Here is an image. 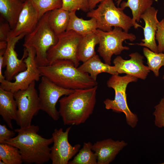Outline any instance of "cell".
I'll return each instance as SVG.
<instances>
[{"mask_svg":"<svg viewBox=\"0 0 164 164\" xmlns=\"http://www.w3.org/2000/svg\"><path fill=\"white\" fill-rule=\"evenodd\" d=\"M39 130L38 126L32 125L16 129L17 135L6 142L19 149L25 164H43L50 160L49 145L53 138L43 137L38 134Z\"/></svg>","mask_w":164,"mask_h":164,"instance_id":"obj_1","label":"cell"},{"mask_svg":"<svg viewBox=\"0 0 164 164\" xmlns=\"http://www.w3.org/2000/svg\"><path fill=\"white\" fill-rule=\"evenodd\" d=\"M97 86L77 89L59 101V112L64 125L84 123L92 114L96 102Z\"/></svg>","mask_w":164,"mask_h":164,"instance_id":"obj_2","label":"cell"},{"mask_svg":"<svg viewBox=\"0 0 164 164\" xmlns=\"http://www.w3.org/2000/svg\"><path fill=\"white\" fill-rule=\"evenodd\" d=\"M41 76H44L58 86L75 90L97 86V81L89 74L84 73L76 67L72 61L59 60L47 66L39 67Z\"/></svg>","mask_w":164,"mask_h":164,"instance_id":"obj_3","label":"cell"},{"mask_svg":"<svg viewBox=\"0 0 164 164\" xmlns=\"http://www.w3.org/2000/svg\"><path fill=\"white\" fill-rule=\"evenodd\" d=\"M49 13V12L44 14L40 19L34 29L25 36L23 46L24 47L34 48L35 61L38 67L49 65L47 58V51L58 41L57 36L48 23Z\"/></svg>","mask_w":164,"mask_h":164,"instance_id":"obj_4","label":"cell"},{"mask_svg":"<svg viewBox=\"0 0 164 164\" xmlns=\"http://www.w3.org/2000/svg\"><path fill=\"white\" fill-rule=\"evenodd\" d=\"M87 16L95 18L97 29L104 31H110L113 27H118L128 32L131 27L134 26L132 18L120 7H117L113 0H103L97 9L88 11Z\"/></svg>","mask_w":164,"mask_h":164,"instance_id":"obj_5","label":"cell"},{"mask_svg":"<svg viewBox=\"0 0 164 164\" xmlns=\"http://www.w3.org/2000/svg\"><path fill=\"white\" fill-rule=\"evenodd\" d=\"M137 79L134 76L128 74L123 76L112 75L107 81V84L108 87L114 90V99L113 100L107 99L104 101L106 109L124 113L127 124L132 128L136 126L138 119L137 115L132 112L128 106L126 91L128 84L136 81Z\"/></svg>","mask_w":164,"mask_h":164,"instance_id":"obj_6","label":"cell"},{"mask_svg":"<svg viewBox=\"0 0 164 164\" xmlns=\"http://www.w3.org/2000/svg\"><path fill=\"white\" fill-rule=\"evenodd\" d=\"M96 33L99 40L97 52L104 63L109 65L113 54L119 55L122 51L129 49L128 47L123 46V42L126 40L133 41L136 38L135 35L126 32L118 27H114L108 32L97 29Z\"/></svg>","mask_w":164,"mask_h":164,"instance_id":"obj_7","label":"cell"},{"mask_svg":"<svg viewBox=\"0 0 164 164\" xmlns=\"http://www.w3.org/2000/svg\"><path fill=\"white\" fill-rule=\"evenodd\" d=\"M35 82H33L27 89L14 93L17 106L16 121L20 128L31 125L34 116L41 110Z\"/></svg>","mask_w":164,"mask_h":164,"instance_id":"obj_8","label":"cell"},{"mask_svg":"<svg viewBox=\"0 0 164 164\" xmlns=\"http://www.w3.org/2000/svg\"><path fill=\"white\" fill-rule=\"evenodd\" d=\"M57 36V42L47 52L49 65L56 60H67L72 61L76 67H78L80 61L77 57V51L82 36L70 30L66 31Z\"/></svg>","mask_w":164,"mask_h":164,"instance_id":"obj_9","label":"cell"},{"mask_svg":"<svg viewBox=\"0 0 164 164\" xmlns=\"http://www.w3.org/2000/svg\"><path fill=\"white\" fill-rule=\"evenodd\" d=\"M38 90L41 110L55 121L58 120L60 116L56 108L58 101L62 96L69 95L75 90L60 87L43 76Z\"/></svg>","mask_w":164,"mask_h":164,"instance_id":"obj_10","label":"cell"},{"mask_svg":"<svg viewBox=\"0 0 164 164\" xmlns=\"http://www.w3.org/2000/svg\"><path fill=\"white\" fill-rule=\"evenodd\" d=\"M25 48L28 52V56L24 60L26 69L15 76L14 82L5 79L0 84V87L3 89L13 93L27 89L33 82L38 81L41 76L36 62L34 48L32 47Z\"/></svg>","mask_w":164,"mask_h":164,"instance_id":"obj_11","label":"cell"},{"mask_svg":"<svg viewBox=\"0 0 164 164\" xmlns=\"http://www.w3.org/2000/svg\"><path fill=\"white\" fill-rule=\"evenodd\" d=\"M71 127L65 131L62 128L55 129L52 134L53 145L51 148L50 160L52 164H67L69 160L79 150L81 145L72 146L69 142L68 137Z\"/></svg>","mask_w":164,"mask_h":164,"instance_id":"obj_12","label":"cell"},{"mask_svg":"<svg viewBox=\"0 0 164 164\" xmlns=\"http://www.w3.org/2000/svg\"><path fill=\"white\" fill-rule=\"evenodd\" d=\"M25 34L16 36H11L7 41V46L4 54L3 67H6L5 77L6 80L11 81L18 73L26 69L24 60L28 56V52L24 47L23 54L21 59L18 57L15 50L17 43L25 37Z\"/></svg>","mask_w":164,"mask_h":164,"instance_id":"obj_13","label":"cell"},{"mask_svg":"<svg viewBox=\"0 0 164 164\" xmlns=\"http://www.w3.org/2000/svg\"><path fill=\"white\" fill-rule=\"evenodd\" d=\"M130 59L125 60L120 56L113 60L115 69L118 74L125 73L137 78L145 80L150 70L143 64L144 57L137 52L129 55Z\"/></svg>","mask_w":164,"mask_h":164,"instance_id":"obj_14","label":"cell"},{"mask_svg":"<svg viewBox=\"0 0 164 164\" xmlns=\"http://www.w3.org/2000/svg\"><path fill=\"white\" fill-rule=\"evenodd\" d=\"M158 10L153 7L147 9L140 16L145 23L143 29L144 39L140 43H128L130 45H137L145 46L152 51L158 53L157 46L155 41V34L159 21L157 17Z\"/></svg>","mask_w":164,"mask_h":164,"instance_id":"obj_15","label":"cell"},{"mask_svg":"<svg viewBox=\"0 0 164 164\" xmlns=\"http://www.w3.org/2000/svg\"><path fill=\"white\" fill-rule=\"evenodd\" d=\"M40 19L38 13L29 0L23 3L15 27L12 29L11 36H16L22 34L26 35L32 31L36 26Z\"/></svg>","mask_w":164,"mask_h":164,"instance_id":"obj_16","label":"cell"},{"mask_svg":"<svg viewBox=\"0 0 164 164\" xmlns=\"http://www.w3.org/2000/svg\"><path fill=\"white\" fill-rule=\"evenodd\" d=\"M127 144L124 141H115L111 138L94 143L92 149L97 155V164H109Z\"/></svg>","mask_w":164,"mask_h":164,"instance_id":"obj_17","label":"cell"},{"mask_svg":"<svg viewBox=\"0 0 164 164\" xmlns=\"http://www.w3.org/2000/svg\"><path fill=\"white\" fill-rule=\"evenodd\" d=\"M0 115L8 127L13 129L12 121H16L17 106L14 93L0 87Z\"/></svg>","mask_w":164,"mask_h":164,"instance_id":"obj_18","label":"cell"},{"mask_svg":"<svg viewBox=\"0 0 164 164\" xmlns=\"http://www.w3.org/2000/svg\"><path fill=\"white\" fill-rule=\"evenodd\" d=\"M77 68L83 73L89 74L91 77L95 81H97L98 75L101 73H106L112 75H118L114 66L102 62L96 54L83 63Z\"/></svg>","mask_w":164,"mask_h":164,"instance_id":"obj_19","label":"cell"},{"mask_svg":"<svg viewBox=\"0 0 164 164\" xmlns=\"http://www.w3.org/2000/svg\"><path fill=\"white\" fill-rule=\"evenodd\" d=\"M23 3L21 0H0V16L9 22L12 29L17 22Z\"/></svg>","mask_w":164,"mask_h":164,"instance_id":"obj_20","label":"cell"},{"mask_svg":"<svg viewBox=\"0 0 164 164\" xmlns=\"http://www.w3.org/2000/svg\"><path fill=\"white\" fill-rule=\"evenodd\" d=\"M76 12H70V20L66 31L72 30L82 36L95 32L97 29L95 19L91 18L89 20L84 19L78 17Z\"/></svg>","mask_w":164,"mask_h":164,"instance_id":"obj_21","label":"cell"},{"mask_svg":"<svg viewBox=\"0 0 164 164\" xmlns=\"http://www.w3.org/2000/svg\"><path fill=\"white\" fill-rule=\"evenodd\" d=\"M153 2V0H118L116 3L117 6L120 5V8L123 10L126 7L131 9L134 27L136 29L141 26L137 23L139 22L141 15L152 7Z\"/></svg>","mask_w":164,"mask_h":164,"instance_id":"obj_22","label":"cell"},{"mask_svg":"<svg viewBox=\"0 0 164 164\" xmlns=\"http://www.w3.org/2000/svg\"><path fill=\"white\" fill-rule=\"evenodd\" d=\"M99 43V38L96 32L82 36L77 51L79 61L83 63L96 55L95 46Z\"/></svg>","mask_w":164,"mask_h":164,"instance_id":"obj_23","label":"cell"},{"mask_svg":"<svg viewBox=\"0 0 164 164\" xmlns=\"http://www.w3.org/2000/svg\"><path fill=\"white\" fill-rule=\"evenodd\" d=\"M70 12L62 8L49 12L48 23L57 36L67 30L70 20Z\"/></svg>","mask_w":164,"mask_h":164,"instance_id":"obj_24","label":"cell"},{"mask_svg":"<svg viewBox=\"0 0 164 164\" xmlns=\"http://www.w3.org/2000/svg\"><path fill=\"white\" fill-rule=\"evenodd\" d=\"M0 160L5 164H21L23 162L19 149L6 143L0 144Z\"/></svg>","mask_w":164,"mask_h":164,"instance_id":"obj_25","label":"cell"},{"mask_svg":"<svg viewBox=\"0 0 164 164\" xmlns=\"http://www.w3.org/2000/svg\"><path fill=\"white\" fill-rule=\"evenodd\" d=\"M90 142H84L82 148L69 164H97V156L92 149Z\"/></svg>","mask_w":164,"mask_h":164,"instance_id":"obj_26","label":"cell"},{"mask_svg":"<svg viewBox=\"0 0 164 164\" xmlns=\"http://www.w3.org/2000/svg\"><path fill=\"white\" fill-rule=\"evenodd\" d=\"M143 51L147 59L149 69L153 72L156 77H158L159 69L164 66V53H155L146 47L143 48Z\"/></svg>","mask_w":164,"mask_h":164,"instance_id":"obj_27","label":"cell"},{"mask_svg":"<svg viewBox=\"0 0 164 164\" xmlns=\"http://www.w3.org/2000/svg\"><path fill=\"white\" fill-rule=\"evenodd\" d=\"M36 10L39 19L51 11L62 8V0H29Z\"/></svg>","mask_w":164,"mask_h":164,"instance_id":"obj_28","label":"cell"},{"mask_svg":"<svg viewBox=\"0 0 164 164\" xmlns=\"http://www.w3.org/2000/svg\"><path fill=\"white\" fill-rule=\"evenodd\" d=\"M62 8L70 12L81 10L86 12L90 11L89 0H62Z\"/></svg>","mask_w":164,"mask_h":164,"instance_id":"obj_29","label":"cell"},{"mask_svg":"<svg viewBox=\"0 0 164 164\" xmlns=\"http://www.w3.org/2000/svg\"><path fill=\"white\" fill-rule=\"evenodd\" d=\"M153 115L155 117V124L159 128L164 127V97L155 107Z\"/></svg>","mask_w":164,"mask_h":164,"instance_id":"obj_30","label":"cell"},{"mask_svg":"<svg viewBox=\"0 0 164 164\" xmlns=\"http://www.w3.org/2000/svg\"><path fill=\"white\" fill-rule=\"evenodd\" d=\"M155 38L158 42V53L164 52V19L158 23Z\"/></svg>","mask_w":164,"mask_h":164,"instance_id":"obj_31","label":"cell"},{"mask_svg":"<svg viewBox=\"0 0 164 164\" xmlns=\"http://www.w3.org/2000/svg\"><path fill=\"white\" fill-rule=\"evenodd\" d=\"M12 29L9 22L2 17H0V41H6L11 37Z\"/></svg>","mask_w":164,"mask_h":164,"instance_id":"obj_32","label":"cell"},{"mask_svg":"<svg viewBox=\"0 0 164 164\" xmlns=\"http://www.w3.org/2000/svg\"><path fill=\"white\" fill-rule=\"evenodd\" d=\"M14 131L8 129L5 125H0V144L6 143V142L13 138L15 135Z\"/></svg>","mask_w":164,"mask_h":164,"instance_id":"obj_33","label":"cell"},{"mask_svg":"<svg viewBox=\"0 0 164 164\" xmlns=\"http://www.w3.org/2000/svg\"><path fill=\"white\" fill-rule=\"evenodd\" d=\"M6 49L0 50V82L2 83L5 80V77L2 74V68L3 66L4 54Z\"/></svg>","mask_w":164,"mask_h":164,"instance_id":"obj_34","label":"cell"},{"mask_svg":"<svg viewBox=\"0 0 164 164\" xmlns=\"http://www.w3.org/2000/svg\"><path fill=\"white\" fill-rule=\"evenodd\" d=\"M103 0H89V6L90 10L94 9L96 5ZM116 2L118 0H114Z\"/></svg>","mask_w":164,"mask_h":164,"instance_id":"obj_35","label":"cell"},{"mask_svg":"<svg viewBox=\"0 0 164 164\" xmlns=\"http://www.w3.org/2000/svg\"><path fill=\"white\" fill-rule=\"evenodd\" d=\"M7 46L6 41H0V50L6 49Z\"/></svg>","mask_w":164,"mask_h":164,"instance_id":"obj_36","label":"cell"},{"mask_svg":"<svg viewBox=\"0 0 164 164\" xmlns=\"http://www.w3.org/2000/svg\"><path fill=\"white\" fill-rule=\"evenodd\" d=\"M0 164H5L4 162L2 160H0Z\"/></svg>","mask_w":164,"mask_h":164,"instance_id":"obj_37","label":"cell"},{"mask_svg":"<svg viewBox=\"0 0 164 164\" xmlns=\"http://www.w3.org/2000/svg\"><path fill=\"white\" fill-rule=\"evenodd\" d=\"M23 2H24L26 0H21Z\"/></svg>","mask_w":164,"mask_h":164,"instance_id":"obj_38","label":"cell"},{"mask_svg":"<svg viewBox=\"0 0 164 164\" xmlns=\"http://www.w3.org/2000/svg\"><path fill=\"white\" fill-rule=\"evenodd\" d=\"M162 78H163V79L164 80V75L163 76Z\"/></svg>","mask_w":164,"mask_h":164,"instance_id":"obj_39","label":"cell"},{"mask_svg":"<svg viewBox=\"0 0 164 164\" xmlns=\"http://www.w3.org/2000/svg\"><path fill=\"white\" fill-rule=\"evenodd\" d=\"M162 164H164V162L161 163Z\"/></svg>","mask_w":164,"mask_h":164,"instance_id":"obj_40","label":"cell"},{"mask_svg":"<svg viewBox=\"0 0 164 164\" xmlns=\"http://www.w3.org/2000/svg\"></svg>","mask_w":164,"mask_h":164,"instance_id":"obj_41","label":"cell"}]
</instances>
